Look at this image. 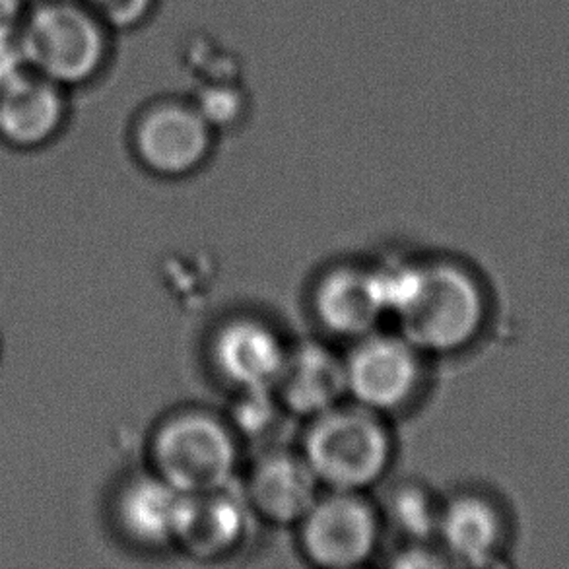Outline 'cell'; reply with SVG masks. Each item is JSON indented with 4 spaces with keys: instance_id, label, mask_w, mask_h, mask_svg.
<instances>
[{
    "instance_id": "6da1fadb",
    "label": "cell",
    "mask_w": 569,
    "mask_h": 569,
    "mask_svg": "<svg viewBox=\"0 0 569 569\" xmlns=\"http://www.w3.org/2000/svg\"><path fill=\"white\" fill-rule=\"evenodd\" d=\"M488 303L477 277L453 262L416 267L407 300L395 313L399 332L422 355H453L486 323Z\"/></svg>"
},
{
    "instance_id": "7a4b0ae2",
    "label": "cell",
    "mask_w": 569,
    "mask_h": 569,
    "mask_svg": "<svg viewBox=\"0 0 569 569\" xmlns=\"http://www.w3.org/2000/svg\"><path fill=\"white\" fill-rule=\"evenodd\" d=\"M301 455L325 488L362 493L391 465V433L383 416L352 400L340 402L309 418Z\"/></svg>"
},
{
    "instance_id": "3957f363",
    "label": "cell",
    "mask_w": 569,
    "mask_h": 569,
    "mask_svg": "<svg viewBox=\"0 0 569 569\" xmlns=\"http://www.w3.org/2000/svg\"><path fill=\"white\" fill-rule=\"evenodd\" d=\"M16 38L28 69L62 88L90 82L109 57V28L82 0H39Z\"/></svg>"
},
{
    "instance_id": "277c9868",
    "label": "cell",
    "mask_w": 569,
    "mask_h": 569,
    "mask_svg": "<svg viewBox=\"0 0 569 569\" xmlns=\"http://www.w3.org/2000/svg\"><path fill=\"white\" fill-rule=\"evenodd\" d=\"M154 472L186 493L233 485L239 439L230 422L202 410L171 416L156 431Z\"/></svg>"
},
{
    "instance_id": "5b68a950",
    "label": "cell",
    "mask_w": 569,
    "mask_h": 569,
    "mask_svg": "<svg viewBox=\"0 0 569 569\" xmlns=\"http://www.w3.org/2000/svg\"><path fill=\"white\" fill-rule=\"evenodd\" d=\"M422 356L400 332L352 340L345 356L348 399L381 416L407 407L422 383Z\"/></svg>"
},
{
    "instance_id": "8992f818",
    "label": "cell",
    "mask_w": 569,
    "mask_h": 569,
    "mask_svg": "<svg viewBox=\"0 0 569 569\" xmlns=\"http://www.w3.org/2000/svg\"><path fill=\"white\" fill-rule=\"evenodd\" d=\"M301 547L321 568H358L378 550L381 517L362 493L335 492L319 500L301 519Z\"/></svg>"
},
{
    "instance_id": "52a82bcc",
    "label": "cell",
    "mask_w": 569,
    "mask_h": 569,
    "mask_svg": "<svg viewBox=\"0 0 569 569\" xmlns=\"http://www.w3.org/2000/svg\"><path fill=\"white\" fill-rule=\"evenodd\" d=\"M214 134L192 101H160L139 117L132 142L148 170L181 178L207 162Z\"/></svg>"
},
{
    "instance_id": "ba28073f",
    "label": "cell",
    "mask_w": 569,
    "mask_h": 569,
    "mask_svg": "<svg viewBox=\"0 0 569 569\" xmlns=\"http://www.w3.org/2000/svg\"><path fill=\"white\" fill-rule=\"evenodd\" d=\"M319 490L321 482L301 451L282 447L262 451L246 482L251 509L274 525H300L319 500Z\"/></svg>"
},
{
    "instance_id": "9c48e42d",
    "label": "cell",
    "mask_w": 569,
    "mask_h": 569,
    "mask_svg": "<svg viewBox=\"0 0 569 569\" xmlns=\"http://www.w3.org/2000/svg\"><path fill=\"white\" fill-rule=\"evenodd\" d=\"M290 348L269 325L257 319H233L212 342V360L222 378L241 391H274Z\"/></svg>"
},
{
    "instance_id": "30bf717a",
    "label": "cell",
    "mask_w": 569,
    "mask_h": 569,
    "mask_svg": "<svg viewBox=\"0 0 569 569\" xmlns=\"http://www.w3.org/2000/svg\"><path fill=\"white\" fill-rule=\"evenodd\" d=\"M251 506L233 485L187 493L176 547L197 560H220L246 539Z\"/></svg>"
},
{
    "instance_id": "8fae6325",
    "label": "cell",
    "mask_w": 569,
    "mask_h": 569,
    "mask_svg": "<svg viewBox=\"0 0 569 569\" xmlns=\"http://www.w3.org/2000/svg\"><path fill=\"white\" fill-rule=\"evenodd\" d=\"M67 88L31 70L0 88V139L16 148L46 144L67 121Z\"/></svg>"
},
{
    "instance_id": "7c38bea8",
    "label": "cell",
    "mask_w": 569,
    "mask_h": 569,
    "mask_svg": "<svg viewBox=\"0 0 569 569\" xmlns=\"http://www.w3.org/2000/svg\"><path fill=\"white\" fill-rule=\"evenodd\" d=\"M274 392L293 418L321 415L348 399L345 358L317 342L292 348Z\"/></svg>"
},
{
    "instance_id": "4fadbf2b",
    "label": "cell",
    "mask_w": 569,
    "mask_h": 569,
    "mask_svg": "<svg viewBox=\"0 0 569 569\" xmlns=\"http://www.w3.org/2000/svg\"><path fill=\"white\" fill-rule=\"evenodd\" d=\"M313 303L319 323L332 335L350 340L378 331L379 321L387 316L376 270H332L317 286Z\"/></svg>"
},
{
    "instance_id": "5bb4252c",
    "label": "cell",
    "mask_w": 569,
    "mask_h": 569,
    "mask_svg": "<svg viewBox=\"0 0 569 569\" xmlns=\"http://www.w3.org/2000/svg\"><path fill=\"white\" fill-rule=\"evenodd\" d=\"M186 496L156 472L132 478L117 498V519L127 537L142 547H173Z\"/></svg>"
},
{
    "instance_id": "9a60e30c",
    "label": "cell",
    "mask_w": 569,
    "mask_h": 569,
    "mask_svg": "<svg viewBox=\"0 0 569 569\" xmlns=\"http://www.w3.org/2000/svg\"><path fill=\"white\" fill-rule=\"evenodd\" d=\"M503 537V516L485 496L459 493L441 503L436 539L443 555L470 566L490 563L500 555Z\"/></svg>"
},
{
    "instance_id": "2e32d148",
    "label": "cell",
    "mask_w": 569,
    "mask_h": 569,
    "mask_svg": "<svg viewBox=\"0 0 569 569\" xmlns=\"http://www.w3.org/2000/svg\"><path fill=\"white\" fill-rule=\"evenodd\" d=\"M441 503L422 486H400L389 496L385 516L410 545H428L438 535Z\"/></svg>"
},
{
    "instance_id": "e0dca14e",
    "label": "cell",
    "mask_w": 569,
    "mask_h": 569,
    "mask_svg": "<svg viewBox=\"0 0 569 569\" xmlns=\"http://www.w3.org/2000/svg\"><path fill=\"white\" fill-rule=\"evenodd\" d=\"M293 418L274 391H241L230 426L238 439L267 443L274 449L277 439L282 436L286 426Z\"/></svg>"
},
{
    "instance_id": "ac0fdd59",
    "label": "cell",
    "mask_w": 569,
    "mask_h": 569,
    "mask_svg": "<svg viewBox=\"0 0 569 569\" xmlns=\"http://www.w3.org/2000/svg\"><path fill=\"white\" fill-rule=\"evenodd\" d=\"M192 106L216 132L231 129L243 119L247 98L243 90L231 82H208L197 92Z\"/></svg>"
},
{
    "instance_id": "d6986e66",
    "label": "cell",
    "mask_w": 569,
    "mask_h": 569,
    "mask_svg": "<svg viewBox=\"0 0 569 569\" xmlns=\"http://www.w3.org/2000/svg\"><path fill=\"white\" fill-rule=\"evenodd\" d=\"M108 28L127 30L142 22L156 0H82Z\"/></svg>"
},
{
    "instance_id": "ffe728a7",
    "label": "cell",
    "mask_w": 569,
    "mask_h": 569,
    "mask_svg": "<svg viewBox=\"0 0 569 569\" xmlns=\"http://www.w3.org/2000/svg\"><path fill=\"white\" fill-rule=\"evenodd\" d=\"M26 70L30 69L23 59L18 38H0V88L10 84Z\"/></svg>"
},
{
    "instance_id": "44dd1931",
    "label": "cell",
    "mask_w": 569,
    "mask_h": 569,
    "mask_svg": "<svg viewBox=\"0 0 569 569\" xmlns=\"http://www.w3.org/2000/svg\"><path fill=\"white\" fill-rule=\"evenodd\" d=\"M26 12V0H0V38H16Z\"/></svg>"
}]
</instances>
